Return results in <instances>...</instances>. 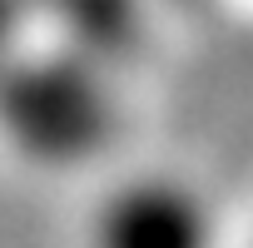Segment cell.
Returning a JSON list of instances; mask_svg holds the SVG:
<instances>
[{
    "label": "cell",
    "mask_w": 253,
    "mask_h": 248,
    "mask_svg": "<svg viewBox=\"0 0 253 248\" xmlns=\"http://www.w3.org/2000/svg\"><path fill=\"white\" fill-rule=\"evenodd\" d=\"M94 248H209V213L184 184L139 179L104 199Z\"/></svg>",
    "instance_id": "1"
}]
</instances>
